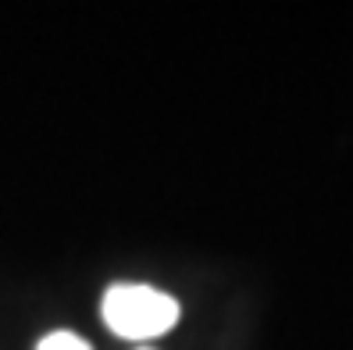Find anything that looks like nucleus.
Wrapping results in <instances>:
<instances>
[{
  "label": "nucleus",
  "mask_w": 353,
  "mask_h": 350,
  "mask_svg": "<svg viewBox=\"0 0 353 350\" xmlns=\"http://www.w3.org/2000/svg\"><path fill=\"white\" fill-rule=\"evenodd\" d=\"M100 315L114 336L147 343L154 336H164L179 322V300L143 282H118L103 293Z\"/></svg>",
  "instance_id": "f257e3e1"
},
{
  "label": "nucleus",
  "mask_w": 353,
  "mask_h": 350,
  "mask_svg": "<svg viewBox=\"0 0 353 350\" xmlns=\"http://www.w3.org/2000/svg\"><path fill=\"white\" fill-rule=\"evenodd\" d=\"M36 350H93L82 336L68 333V329H57V333H47L43 340L36 343Z\"/></svg>",
  "instance_id": "f03ea898"
},
{
  "label": "nucleus",
  "mask_w": 353,
  "mask_h": 350,
  "mask_svg": "<svg viewBox=\"0 0 353 350\" xmlns=\"http://www.w3.org/2000/svg\"><path fill=\"white\" fill-rule=\"evenodd\" d=\"M143 350H147V347H143Z\"/></svg>",
  "instance_id": "7ed1b4c3"
}]
</instances>
